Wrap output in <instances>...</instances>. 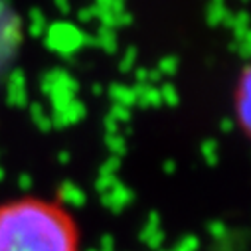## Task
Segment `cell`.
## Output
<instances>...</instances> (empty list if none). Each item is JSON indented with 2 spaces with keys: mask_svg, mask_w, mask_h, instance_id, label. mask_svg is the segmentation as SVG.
Segmentation results:
<instances>
[{
  "mask_svg": "<svg viewBox=\"0 0 251 251\" xmlns=\"http://www.w3.org/2000/svg\"><path fill=\"white\" fill-rule=\"evenodd\" d=\"M0 251H85V231L59 196L14 194L0 200Z\"/></svg>",
  "mask_w": 251,
  "mask_h": 251,
  "instance_id": "cell-1",
  "label": "cell"
},
{
  "mask_svg": "<svg viewBox=\"0 0 251 251\" xmlns=\"http://www.w3.org/2000/svg\"><path fill=\"white\" fill-rule=\"evenodd\" d=\"M231 109L241 137L251 145V61L237 74L231 91Z\"/></svg>",
  "mask_w": 251,
  "mask_h": 251,
  "instance_id": "cell-2",
  "label": "cell"
}]
</instances>
